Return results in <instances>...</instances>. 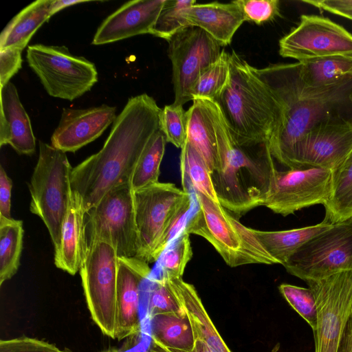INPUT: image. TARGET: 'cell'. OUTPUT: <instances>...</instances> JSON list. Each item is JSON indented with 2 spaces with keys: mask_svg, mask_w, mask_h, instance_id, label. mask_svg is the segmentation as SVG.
<instances>
[{
  "mask_svg": "<svg viewBox=\"0 0 352 352\" xmlns=\"http://www.w3.org/2000/svg\"><path fill=\"white\" fill-rule=\"evenodd\" d=\"M161 111L146 94L130 98L102 148L72 168V193L86 213L110 190L131 182L145 146L160 129Z\"/></svg>",
  "mask_w": 352,
  "mask_h": 352,
  "instance_id": "1",
  "label": "cell"
},
{
  "mask_svg": "<svg viewBox=\"0 0 352 352\" xmlns=\"http://www.w3.org/2000/svg\"><path fill=\"white\" fill-rule=\"evenodd\" d=\"M253 72L278 104L280 126L270 146L272 157L287 166L296 144L311 127L329 119L331 110L342 100L350 82L320 88L307 87L300 78L298 62L253 67Z\"/></svg>",
  "mask_w": 352,
  "mask_h": 352,
  "instance_id": "2",
  "label": "cell"
},
{
  "mask_svg": "<svg viewBox=\"0 0 352 352\" xmlns=\"http://www.w3.org/2000/svg\"><path fill=\"white\" fill-rule=\"evenodd\" d=\"M214 101L231 133L239 138L270 142L280 128L281 114L275 98L253 67L234 51L230 54L228 80Z\"/></svg>",
  "mask_w": 352,
  "mask_h": 352,
  "instance_id": "3",
  "label": "cell"
},
{
  "mask_svg": "<svg viewBox=\"0 0 352 352\" xmlns=\"http://www.w3.org/2000/svg\"><path fill=\"white\" fill-rule=\"evenodd\" d=\"M198 209L188 219L184 230L209 241L231 267L247 264L278 263L252 232L228 213L218 201L194 190Z\"/></svg>",
  "mask_w": 352,
  "mask_h": 352,
  "instance_id": "4",
  "label": "cell"
},
{
  "mask_svg": "<svg viewBox=\"0 0 352 352\" xmlns=\"http://www.w3.org/2000/svg\"><path fill=\"white\" fill-rule=\"evenodd\" d=\"M66 153L39 142V155L28 187L30 210L47 227L56 250L61 241L64 221L68 210L72 170Z\"/></svg>",
  "mask_w": 352,
  "mask_h": 352,
  "instance_id": "5",
  "label": "cell"
},
{
  "mask_svg": "<svg viewBox=\"0 0 352 352\" xmlns=\"http://www.w3.org/2000/svg\"><path fill=\"white\" fill-rule=\"evenodd\" d=\"M26 58L47 94L54 98L72 101L98 81L95 65L72 54L65 45H30Z\"/></svg>",
  "mask_w": 352,
  "mask_h": 352,
  "instance_id": "6",
  "label": "cell"
},
{
  "mask_svg": "<svg viewBox=\"0 0 352 352\" xmlns=\"http://www.w3.org/2000/svg\"><path fill=\"white\" fill-rule=\"evenodd\" d=\"M118 264V255L110 243L90 240L79 270L91 318L104 335L113 339Z\"/></svg>",
  "mask_w": 352,
  "mask_h": 352,
  "instance_id": "7",
  "label": "cell"
},
{
  "mask_svg": "<svg viewBox=\"0 0 352 352\" xmlns=\"http://www.w3.org/2000/svg\"><path fill=\"white\" fill-rule=\"evenodd\" d=\"M305 281L352 270V218L332 224L300 246L283 265Z\"/></svg>",
  "mask_w": 352,
  "mask_h": 352,
  "instance_id": "8",
  "label": "cell"
},
{
  "mask_svg": "<svg viewBox=\"0 0 352 352\" xmlns=\"http://www.w3.org/2000/svg\"><path fill=\"white\" fill-rule=\"evenodd\" d=\"M90 240L110 243L118 258H137L139 239L131 182L113 188L86 213Z\"/></svg>",
  "mask_w": 352,
  "mask_h": 352,
  "instance_id": "9",
  "label": "cell"
},
{
  "mask_svg": "<svg viewBox=\"0 0 352 352\" xmlns=\"http://www.w3.org/2000/svg\"><path fill=\"white\" fill-rule=\"evenodd\" d=\"M172 63L173 104L192 100V90L199 78L219 57L221 45L204 30L187 26L168 41Z\"/></svg>",
  "mask_w": 352,
  "mask_h": 352,
  "instance_id": "10",
  "label": "cell"
},
{
  "mask_svg": "<svg viewBox=\"0 0 352 352\" xmlns=\"http://www.w3.org/2000/svg\"><path fill=\"white\" fill-rule=\"evenodd\" d=\"M306 282L317 305L315 352H337L352 316V270Z\"/></svg>",
  "mask_w": 352,
  "mask_h": 352,
  "instance_id": "11",
  "label": "cell"
},
{
  "mask_svg": "<svg viewBox=\"0 0 352 352\" xmlns=\"http://www.w3.org/2000/svg\"><path fill=\"white\" fill-rule=\"evenodd\" d=\"M279 54L298 62L333 55H352V34L328 18L302 14L298 25L279 41Z\"/></svg>",
  "mask_w": 352,
  "mask_h": 352,
  "instance_id": "12",
  "label": "cell"
},
{
  "mask_svg": "<svg viewBox=\"0 0 352 352\" xmlns=\"http://www.w3.org/2000/svg\"><path fill=\"white\" fill-rule=\"evenodd\" d=\"M332 194V170L309 167L277 170L263 204L284 217L316 204L325 205Z\"/></svg>",
  "mask_w": 352,
  "mask_h": 352,
  "instance_id": "13",
  "label": "cell"
},
{
  "mask_svg": "<svg viewBox=\"0 0 352 352\" xmlns=\"http://www.w3.org/2000/svg\"><path fill=\"white\" fill-rule=\"evenodd\" d=\"M190 193L174 184L161 182L134 191L138 259L148 264L151 255L168 223Z\"/></svg>",
  "mask_w": 352,
  "mask_h": 352,
  "instance_id": "14",
  "label": "cell"
},
{
  "mask_svg": "<svg viewBox=\"0 0 352 352\" xmlns=\"http://www.w3.org/2000/svg\"><path fill=\"white\" fill-rule=\"evenodd\" d=\"M351 151L352 122H332L328 119L311 127L296 144L287 167H314L333 171Z\"/></svg>",
  "mask_w": 352,
  "mask_h": 352,
  "instance_id": "15",
  "label": "cell"
},
{
  "mask_svg": "<svg viewBox=\"0 0 352 352\" xmlns=\"http://www.w3.org/2000/svg\"><path fill=\"white\" fill-rule=\"evenodd\" d=\"M187 114L186 141L203 157L211 173L219 157L230 144L229 126L218 104L210 99L194 98Z\"/></svg>",
  "mask_w": 352,
  "mask_h": 352,
  "instance_id": "16",
  "label": "cell"
},
{
  "mask_svg": "<svg viewBox=\"0 0 352 352\" xmlns=\"http://www.w3.org/2000/svg\"><path fill=\"white\" fill-rule=\"evenodd\" d=\"M115 107L102 104L87 109L64 108L54 131L52 146L75 152L99 138L117 116Z\"/></svg>",
  "mask_w": 352,
  "mask_h": 352,
  "instance_id": "17",
  "label": "cell"
},
{
  "mask_svg": "<svg viewBox=\"0 0 352 352\" xmlns=\"http://www.w3.org/2000/svg\"><path fill=\"white\" fill-rule=\"evenodd\" d=\"M150 273L148 263L140 259L118 258L114 339L140 332V287Z\"/></svg>",
  "mask_w": 352,
  "mask_h": 352,
  "instance_id": "18",
  "label": "cell"
},
{
  "mask_svg": "<svg viewBox=\"0 0 352 352\" xmlns=\"http://www.w3.org/2000/svg\"><path fill=\"white\" fill-rule=\"evenodd\" d=\"M166 0H135L122 5L98 28L92 44L116 42L139 34H150Z\"/></svg>",
  "mask_w": 352,
  "mask_h": 352,
  "instance_id": "19",
  "label": "cell"
},
{
  "mask_svg": "<svg viewBox=\"0 0 352 352\" xmlns=\"http://www.w3.org/2000/svg\"><path fill=\"white\" fill-rule=\"evenodd\" d=\"M6 144L21 155H30L36 151L29 116L11 82L1 87L0 146Z\"/></svg>",
  "mask_w": 352,
  "mask_h": 352,
  "instance_id": "20",
  "label": "cell"
},
{
  "mask_svg": "<svg viewBox=\"0 0 352 352\" xmlns=\"http://www.w3.org/2000/svg\"><path fill=\"white\" fill-rule=\"evenodd\" d=\"M186 20L188 25L204 30L221 46L230 44L235 32L245 22L236 1L195 3L188 9Z\"/></svg>",
  "mask_w": 352,
  "mask_h": 352,
  "instance_id": "21",
  "label": "cell"
},
{
  "mask_svg": "<svg viewBox=\"0 0 352 352\" xmlns=\"http://www.w3.org/2000/svg\"><path fill=\"white\" fill-rule=\"evenodd\" d=\"M85 216L82 205L72 193L63 226L60 244L54 251L56 267L71 275L80 270L88 245Z\"/></svg>",
  "mask_w": 352,
  "mask_h": 352,
  "instance_id": "22",
  "label": "cell"
},
{
  "mask_svg": "<svg viewBox=\"0 0 352 352\" xmlns=\"http://www.w3.org/2000/svg\"><path fill=\"white\" fill-rule=\"evenodd\" d=\"M165 280L187 314L195 340H202L216 352H232L208 316L195 287L182 278Z\"/></svg>",
  "mask_w": 352,
  "mask_h": 352,
  "instance_id": "23",
  "label": "cell"
},
{
  "mask_svg": "<svg viewBox=\"0 0 352 352\" xmlns=\"http://www.w3.org/2000/svg\"><path fill=\"white\" fill-rule=\"evenodd\" d=\"M52 1L32 2L14 16L1 32L0 49L23 51L37 30L52 16Z\"/></svg>",
  "mask_w": 352,
  "mask_h": 352,
  "instance_id": "24",
  "label": "cell"
},
{
  "mask_svg": "<svg viewBox=\"0 0 352 352\" xmlns=\"http://www.w3.org/2000/svg\"><path fill=\"white\" fill-rule=\"evenodd\" d=\"M304 84L320 88L352 81V55L339 54L298 62Z\"/></svg>",
  "mask_w": 352,
  "mask_h": 352,
  "instance_id": "25",
  "label": "cell"
},
{
  "mask_svg": "<svg viewBox=\"0 0 352 352\" xmlns=\"http://www.w3.org/2000/svg\"><path fill=\"white\" fill-rule=\"evenodd\" d=\"M332 224L324 221L314 226L281 231L252 232L267 252L283 265L304 243L329 229Z\"/></svg>",
  "mask_w": 352,
  "mask_h": 352,
  "instance_id": "26",
  "label": "cell"
},
{
  "mask_svg": "<svg viewBox=\"0 0 352 352\" xmlns=\"http://www.w3.org/2000/svg\"><path fill=\"white\" fill-rule=\"evenodd\" d=\"M151 340L167 348L191 351L195 338L190 321L183 309L150 318Z\"/></svg>",
  "mask_w": 352,
  "mask_h": 352,
  "instance_id": "27",
  "label": "cell"
},
{
  "mask_svg": "<svg viewBox=\"0 0 352 352\" xmlns=\"http://www.w3.org/2000/svg\"><path fill=\"white\" fill-rule=\"evenodd\" d=\"M323 221L334 224L352 218V151L332 171V194L324 206Z\"/></svg>",
  "mask_w": 352,
  "mask_h": 352,
  "instance_id": "28",
  "label": "cell"
},
{
  "mask_svg": "<svg viewBox=\"0 0 352 352\" xmlns=\"http://www.w3.org/2000/svg\"><path fill=\"white\" fill-rule=\"evenodd\" d=\"M23 221L0 218V285L18 271L23 248Z\"/></svg>",
  "mask_w": 352,
  "mask_h": 352,
  "instance_id": "29",
  "label": "cell"
},
{
  "mask_svg": "<svg viewBox=\"0 0 352 352\" xmlns=\"http://www.w3.org/2000/svg\"><path fill=\"white\" fill-rule=\"evenodd\" d=\"M180 170L184 191L190 192V188L219 202L206 163L198 151L187 141L181 148Z\"/></svg>",
  "mask_w": 352,
  "mask_h": 352,
  "instance_id": "30",
  "label": "cell"
},
{
  "mask_svg": "<svg viewBox=\"0 0 352 352\" xmlns=\"http://www.w3.org/2000/svg\"><path fill=\"white\" fill-rule=\"evenodd\" d=\"M166 143V137L160 129L151 136L138 161L131 177V184L133 191L159 182L160 168Z\"/></svg>",
  "mask_w": 352,
  "mask_h": 352,
  "instance_id": "31",
  "label": "cell"
},
{
  "mask_svg": "<svg viewBox=\"0 0 352 352\" xmlns=\"http://www.w3.org/2000/svg\"><path fill=\"white\" fill-rule=\"evenodd\" d=\"M230 75V54L224 50L218 59L202 74L192 90L196 98L215 100L226 86Z\"/></svg>",
  "mask_w": 352,
  "mask_h": 352,
  "instance_id": "32",
  "label": "cell"
},
{
  "mask_svg": "<svg viewBox=\"0 0 352 352\" xmlns=\"http://www.w3.org/2000/svg\"><path fill=\"white\" fill-rule=\"evenodd\" d=\"M195 3V0H166L150 34L168 41L177 32L189 26L186 12Z\"/></svg>",
  "mask_w": 352,
  "mask_h": 352,
  "instance_id": "33",
  "label": "cell"
},
{
  "mask_svg": "<svg viewBox=\"0 0 352 352\" xmlns=\"http://www.w3.org/2000/svg\"><path fill=\"white\" fill-rule=\"evenodd\" d=\"M189 235L184 230L161 256V278H182L186 266L192 256Z\"/></svg>",
  "mask_w": 352,
  "mask_h": 352,
  "instance_id": "34",
  "label": "cell"
},
{
  "mask_svg": "<svg viewBox=\"0 0 352 352\" xmlns=\"http://www.w3.org/2000/svg\"><path fill=\"white\" fill-rule=\"evenodd\" d=\"M160 123L167 142L182 148L188 135V114L183 106L166 105L162 109Z\"/></svg>",
  "mask_w": 352,
  "mask_h": 352,
  "instance_id": "35",
  "label": "cell"
},
{
  "mask_svg": "<svg viewBox=\"0 0 352 352\" xmlns=\"http://www.w3.org/2000/svg\"><path fill=\"white\" fill-rule=\"evenodd\" d=\"M278 289L287 302L314 331L317 323V305L313 291L309 287L285 283L280 285Z\"/></svg>",
  "mask_w": 352,
  "mask_h": 352,
  "instance_id": "36",
  "label": "cell"
},
{
  "mask_svg": "<svg viewBox=\"0 0 352 352\" xmlns=\"http://www.w3.org/2000/svg\"><path fill=\"white\" fill-rule=\"evenodd\" d=\"M191 195V193H190L186 197L172 217L151 254L148 263L157 261L168 245L184 230L192 206Z\"/></svg>",
  "mask_w": 352,
  "mask_h": 352,
  "instance_id": "37",
  "label": "cell"
},
{
  "mask_svg": "<svg viewBox=\"0 0 352 352\" xmlns=\"http://www.w3.org/2000/svg\"><path fill=\"white\" fill-rule=\"evenodd\" d=\"M182 310L167 281L162 278L155 280L148 296L149 318L157 314L178 313Z\"/></svg>",
  "mask_w": 352,
  "mask_h": 352,
  "instance_id": "38",
  "label": "cell"
},
{
  "mask_svg": "<svg viewBox=\"0 0 352 352\" xmlns=\"http://www.w3.org/2000/svg\"><path fill=\"white\" fill-rule=\"evenodd\" d=\"M245 21L257 25L272 20L279 13L278 0H236Z\"/></svg>",
  "mask_w": 352,
  "mask_h": 352,
  "instance_id": "39",
  "label": "cell"
},
{
  "mask_svg": "<svg viewBox=\"0 0 352 352\" xmlns=\"http://www.w3.org/2000/svg\"><path fill=\"white\" fill-rule=\"evenodd\" d=\"M0 352H69L53 344L34 338L21 336L0 340Z\"/></svg>",
  "mask_w": 352,
  "mask_h": 352,
  "instance_id": "40",
  "label": "cell"
},
{
  "mask_svg": "<svg viewBox=\"0 0 352 352\" xmlns=\"http://www.w3.org/2000/svg\"><path fill=\"white\" fill-rule=\"evenodd\" d=\"M21 52L16 49H0L1 87L8 83L10 78L21 68Z\"/></svg>",
  "mask_w": 352,
  "mask_h": 352,
  "instance_id": "41",
  "label": "cell"
},
{
  "mask_svg": "<svg viewBox=\"0 0 352 352\" xmlns=\"http://www.w3.org/2000/svg\"><path fill=\"white\" fill-rule=\"evenodd\" d=\"M12 182L3 167L0 166V218L13 219L11 216Z\"/></svg>",
  "mask_w": 352,
  "mask_h": 352,
  "instance_id": "42",
  "label": "cell"
},
{
  "mask_svg": "<svg viewBox=\"0 0 352 352\" xmlns=\"http://www.w3.org/2000/svg\"><path fill=\"white\" fill-rule=\"evenodd\" d=\"M302 2L324 11L337 8H352V0H307Z\"/></svg>",
  "mask_w": 352,
  "mask_h": 352,
  "instance_id": "43",
  "label": "cell"
},
{
  "mask_svg": "<svg viewBox=\"0 0 352 352\" xmlns=\"http://www.w3.org/2000/svg\"><path fill=\"white\" fill-rule=\"evenodd\" d=\"M337 352H352V316L347 322Z\"/></svg>",
  "mask_w": 352,
  "mask_h": 352,
  "instance_id": "44",
  "label": "cell"
},
{
  "mask_svg": "<svg viewBox=\"0 0 352 352\" xmlns=\"http://www.w3.org/2000/svg\"><path fill=\"white\" fill-rule=\"evenodd\" d=\"M161 346L166 352H216L212 349H211L206 343H205L204 342H203L202 340H201L199 339L195 340L194 347L191 351H184V350L175 349H167L162 346Z\"/></svg>",
  "mask_w": 352,
  "mask_h": 352,
  "instance_id": "45",
  "label": "cell"
},
{
  "mask_svg": "<svg viewBox=\"0 0 352 352\" xmlns=\"http://www.w3.org/2000/svg\"><path fill=\"white\" fill-rule=\"evenodd\" d=\"M87 2V1L83 0H52L51 4V13L52 15L54 14L57 12L63 10L65 8L74 6L78 3Z\"/></svg>",
  "mask_w": 352,
  "mask_h": 352,
  "instance_id": "46",
  "label": "cell"
},
{
  "mask_svg": "<svg viewBox=\"0 0 352 352\" xmlns=\"http://www.w3.org/2000/svg\"><path fill=\"white\" fill-rule=\"evenodd\" d=\"M327 12L349 19L352 21V8L330 9Z\"/></svg>",
  "mask_w": 352,
  "mask_h": 352,
  "instance_id": "47",
  "label": "cell"
},
{
  "mask_svg": "<svg viewBox=\"0 0 352 352\" xmlns=\"http://www.w3.org/2000/svg\"><path fill=\"white\" fill-rule=\"evenodd\" d=\"M146 352H166L160 345L151 340V343Z\"/></svg>",
  "mask_w": 352,
  "mask_h": 352,
  "instance_id": "48",
  "label": "cell"
},
{
  "mask_svg": "<svg viewBox=\"0 0 352 352\" xmlns=\"http://www.w3.org/2000/svg\"><path fill=\"white\" fill-rule=\"evenodd\" d=\"M349 101L352 105V91L350 92V94H349Z\"/></svg>",
  "mask_w": 352,
  "mask_h": 352,
  "instance_id": "49",
  "label": "cell"
},
{
  "mask_svg": "<svg viewBox=\"0 0 352 352\" xmlns=\"http://www.w3.org/2000/svg\"><path fill=\"white\" fill-rule=\"evenodd\" d=\"M144 352H146V351H144Z\"/></svg>",
  "mask_w": 352,
  "mask_h": 352,
  "instance_id": "50",
  "label": "cell"
}]
</instances>
